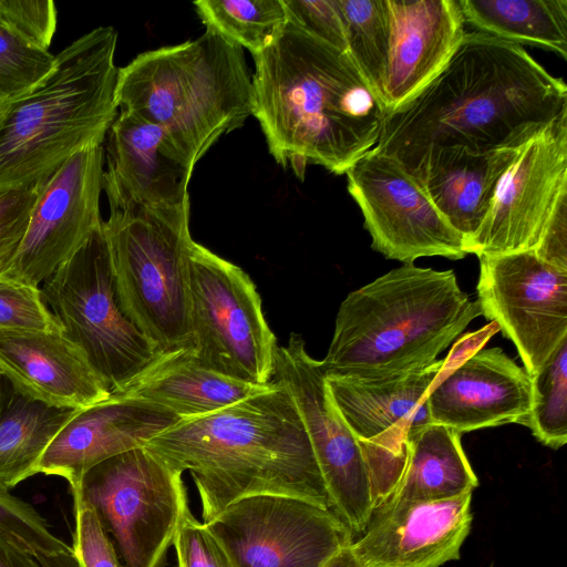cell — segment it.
<instances>
[{
	"instance_id": "cell-1",
	"label": "cell",
	"mask_w": 567,
	"mask_h": 567,
	"mask_svg": "<svg viewBox=\"0 0 567 567\" xmlns=\"http://www.w3.org/2000/svg\"><path fill=\"white\" fill-rule=\"evenodd\" d=\"M567 111V86L520 44L465 32L440 73L385 113L373 147L405 171L425 153L515 148Z\"/></svg>"
},
{
	"instance_id": "cell-2",
	"label": "cell",
	"mask_w": 567,
	"mask_h": 567,
	"mask_svg": "<svg viewBox=\"0 0 567 567\" xmlns=\"http://www.w3.org/2000/svg\"><path fill=\"white\" fill-rule=\"evenodd\" d=\"M254 61L252 115L278 164L341 175L375 146L386 110L348 54L287 22Z\"/></svg>"
},
{
	"instance_id": "cell-3",
	"label": "cell",
	"mask_w": 567,
	"mask_h": 567,
	"mask_svg": "<svg viewBox=\"0 0 567 567\" xmlns=\"http://www.w3.org/2000/svg\"><path fill=\"white\" fill-rule=\"evenodd\" d=\"M144 447L173 470L190 473L203 523L240 498L264 494L330 509L301 416L289 393L275 382L217 412L182 419Z\"/></svg>"
},
{
	"instance_id": "cell-4",
	"label": "cell",
	"mask_w": 567,
	"mask_h": 567,
	"mask_svg": "<svg viewBox=\"0 0 567 567\" xmlns=\"http://www.w3.org/2000/svg\"><path fill=\"white\" fill-rule=\"evenodd\" d=\"M116 44L113 27L91 30L42 82L0 103V193L42 184L76 152L103 145L118 109Z\"/></svg>"
},
{
	"instance_id": "cell-5",
	"label": "cell",
	"mask_w": 567,
	"mask_h": 567,
	"mask_svg": "<svg viewBox=\"0 0 567 567\" xmlns=\"http://www.w3.org/2000/svg\"><path fill=\"white\" fill-rule=\"evenodd\" d=\"M481 315L453 270L403 264L344 298L320 362L326 375L337 377L421 368Z\"/></svg>"
},
{
	"instance_id": "cell-6",
	"label": "cell",
	"mask_w": 567,
	"mask_h": 567,
	"mask_svg": "<svg viewBox=\"0 0 567 567\" xmlns=\"http://www.w3.org/2000/svg\"><path fill=\"white\" fill-rule=\"evenodd\" d=\"M115 101L121 111L167 131L194 164L254 113L243 49L209 30L118 68Z\"/></svg>"
},
{
	"instance_id": "cell-7",
	"label": "cell",
	"mask_w": 567,
	"mask_h": 567,
	"mask_svg": "<svg viewBox=\"0 0 567 567\" xmlns=\"http://www.w3.org/2000/svg\"><path fill=\"white\" fill-rule=\"evenodd\" d=\"M189 212L131 208L103 220L120 307L159 355L193 347Z\"/></svg>"
},
{
	"instance_id": "cell-8",
	"label": "cell",
	"mask_w": 567,
	"mask_h": 567,
	"mask_svg": "<svg viewBox=\"0 0 567 567\" xmlns=\"http://www.w3.org/2000/svg\"><path fill=\"white\" fill-rule=\"evenodd\" d=\"M41 291L111 394L124 392L161 357L120 307L103 224Z\"/></svg>"
},
{
	"instance_id": "cell-9",
	"label": "cell",
	"mask_w": 567,
	"mask_h": 567,
	"mask_svg": "<svg viewBox=\"0 0 567 567\" xmlns=\"http://www.w3.org/2000/svg\"><path fill=\"white\" fill-rule=\"evenodd\" d=\"M182 475L143 446L93 466L72 495L94 509L123 567H164L189 509Z\"/></svg>"
},
{
	"instance_id": "cell-10",
	"label": "cell",
	"mask_w": 567,
	"mask_h": 567,
	"mask_svg": "<svg viewBox=\"0 0 567 567\" xmlns=\"http://www.w3.org/2000/svg\"><path fill=\"white\" fill-rule=\"evenodd\" d=\"M188 300L196 360L225 377L269 384L277 342L250 277L194 241L188 257Z\"/></svg>"
},
{
	"instance_id": "cell-11",
	"label": "cell",
	"mask_w": 567,
	"mask_h": 567,
	"mask_svg": "<svg viewBox=\"0 0 567 567\" xmlns=\"http://www.w3.org/2000/svg\"><path fill=\"white\" fill-rule=\"evenodd\" d=\"M275 383L291 396L322 475L330 509L353 535H361L374 511L371 478L362 450L337 408L321 362L306 350L292 332L286 346L275 350Z\"/></svg>"
},
{
	"instance_id": "cell-12",
	"label": "cell",
	"mask_w": 567,
	"mask_h": 567,
	"mask_svg": "<svg viewBox=\"0 0 567 567\" xmlns=\"http://www.w3.org/2000/svg\"><path fill=\"white\" fill-rule=\"evenodd\" d=\"M204 524L233 567H323L354 540L331 509L286 495L240 498Z\"/></svg>"
},
{
	"instance_id": "cell-13",
	"label": "cell",
	"mask_w": 567,
	"mask_h": 567,
	"mask_svg": "<svg viewBox=\"0 0 567 567\" xmlns=\"http://www.w3.org/2000/svg\"><path fill=\"white\" fill-rule=\"evenodd\" d=\"M446 359L372 377L326 375L330 398L355 436L371 478L374 508L402 473L408 434L431 420L426 393Z\"/></svg>"
},
{
	"instance_id": "cell-14",
	"label": "cell",
	"mask_w": 567,
	"mask_h": 567,
	"mask_svg": "<svg viewBox=\"0 0 567 567\" xmlns=\"http://www.w3.org/2000/svg\"><path fill=\"white\" fill-rule=\"evenodd\" d=\"M346 175L371 246L385 258L409 264L420 257L457 260L467 255L463 237L424 187L393 157L372 148Z\"/></svg>"
},
{
	"instance_id": "cell-15",
	"label": "cell",
	"mask_w": 567,
	"mask_h": 567,
	"mask_svg": "<svg viewBox=\"0 0 567 567\" xmlns=\"http://www.w3.org/2000/svg\"><path fill=\"white\" fill-rule=\"evenodd\" d=\"M478 258L481 312L515 344L533 375L567 338V270L534 250Z\"/></svg>"
},
{
	"instance_id": "cell-16",
	"label": "cell",
	"mask_w": 567,
	"mask_h": 567,
	"mask_svg": "<svg viewBox=\"0 0 567 567\" xmlns=\"http://www.w3.org/2000/svg\"><path fill=\"white\" fill-rule=\"evenodd\" d=\"M567 197V111L525 143L503 175L466 252L477 257L534 250Z\"/></svg>"
},
{
	"instance_id": "cell-17",
	"label": "cell",
	"mask_w": 567,
	"mask_h": 567,
	"mask_svg": "<svg viewBox=\"0 0 567 567\" xmlns=\"http://www.w3.org/2000/svg\"><path fill=\"white\" fill-rule=\"evenodd\" d=\"M103 145L69 157L42 185L24 237L1 278L39 287L102 226Z\"/></svg>"
},
{
	"instance_id": "cell-18",
	"label": "cell",
	"mask_w": 567,
	"mask_h": 567,
	"mask_svg": "<svg viewBox=\"0 0 567 567\" xmlns=\"http://www.w3.org/2000/svg\"><path fill=\"white\" fill-rule=\"evenodd\" d=\"M194 162L163 127L120 111L107 132L103 190L111 210L190 205Z\"/></svg>"
},
{
	"instance_id": "cell-19",
	"label": "cell",
	"mask_w": 567,
	"mask_h": 567,
	"mask_svg": "<svg viewBox=\"0 0 567 567\" xmlns=\"http://www.w3.org/2000/svg\"><path fill=\"white\" fill-rule=\"evenodd\" d=\"M472 493L381 504L350 545L361 567H441L461 557L472 527Z\"/></svg>"
},
{
	"instance_id": "cell-20",
	"label": "cell",
	"mask_w": 567,
	"mask_h": 567,
	"mask_svg": "<svg viewBox=\"0 0 567 567\" xmlns=\"http://www.w3.org/2000/svg\"><path fill=\"white\" fill-rule=\"evenodd\" d=\"M431 420L460 434L509 423L527 424L532 378L501 348L474 351L445 364L426 393Z\"/></svg>"
},
{
	"instance_id": "cell-21",
	"label": "cell",
	"mask_w": 567,
	"mask_h": 567,
	"mask_svg": "<svg viewBox=\"0 0 567 567\" xmlns=\"http://www.w3.org/2000/svg\"><path fill=\"white\" fill-rule=\"evenodd\" d=\"M181 416L124 393L80 409L42 454L37 474L63 477L74 491L87 471L123 452L143 447Z\"/></svg>"
},
{
	"instance_id": "cell-22",
	"label": "cell",
	"mask_w": 567,
	"mask_h": 567,
	"mask_svg": "<svg viewBox=\"0 0 567 567\" xmlns=\"http://www.w3.org/2000/svg\"><path fill=\"white\" fill-rule=\"evenodd\" d=\"M0 373L16 392L56 408L85 409L111 395L63 329H0Z\"/></svg>"
},
{
	"instance_id": "cell-23",
	"label": "cell",
	"mask_w": 567,
	"mask_h": 567,
	"mask_svg": "<svg viewBox=\"0 0 567 567\" xmlns=\"http://www.w3.org/2000/svg\"><path fill=\"white\" fill-rule=\"evenodd\" d=\"M391 41L382 102L392 111L446 65L464 37L457 0H386Z\"/></svg>"
},
{
	"instance_id": "cell-24",
	"label": "cell",
	"mask_w": 567,
	"mask_h": 567,
	"mask_svg": "<svg viewBox=\"0 0 567 567\" xmlns=\"http://www.w3.org/2000/svg\"><path fill=\"white\" fill-rule=\"evenodd\" d=\"M522 146L484 153L464 147L434 148L406 172L424 187L466 246L483 225L499 182Z\"/></svg>"
},
{
	"instance_id": "cell-25",
	"label": "cell",
	"mask_w": 567,
	"mask_h": 567,
	"mask_svg": "<svg viewBox=\"0 0 567 567\" xmlns=\"http://www.w3.org/2000/svg\"><path fill=\"white\" fill-rule=\"evenodd\" d=\"M274 386L235 380L203 367L193 347L161 355L124 392L177 414L204 416Z\"/></svg>"
},
{
	"instance_id": "cell-26",
	"label": "cell",
	"mask_w": 567,
	"mask_h": 567,
	"mask_svg": "<svg viewBox=\"0 0 567 567\" xmlns=\"http://www.w3.org/2000/svg\"><path fill=\"white\" fill-rule=\"evenodd\" d=\"M478 484L462 447L461 434L430 423L408 434L402 473L382 504L451 498L473 493Z\"/></svg>"
},
{
	"instance_id": "cell-27",
	"label": "cell",
	"mask_w": 567,
	"mask_h": 567,
	"mask_svg": "<svg viewBox=\"0 0 567 567\" xmlns=\"http://www.w3.org/2000/svg\"><path fill=\"white\" fill-rule=\"evenodd\" d=\"M80 409L56 408L13 389L0 411V487L10 489L37 474L38 463Z\"/></svg>"
},
{
	"instance_id": "cell-28",
	"label": "cell",
	"mask_w": 567,
	"mask_h": 567,
	"mask_svg": "<svg viewBox=\"0 0 567 567\" xmlns=\"http://www.w3.org/2000/svg\"><path fill=\"white\" fill-rule=\"evenodd\" d=\"M465 23L567 59V0H457Z\"/></svg>"
},
{
	"instance_id": "cell-29",
	"label": "cell",
	"mask_w": 567,
	"mask_h": 567,
	"mask_svg": "<svg viewBox=\"0 0 567 567\" xmlns=\"http://www.w3.org/2000/svg\"><path fill=\"white\" fill-rule=\"evenodd\" d=\"M193 4L206 30L252 56L272 44L288 22L282 0H199Z\"/></svg>"
},
{
	"instance_id": "cell-30",
	"label": "cell",
	"mask_w": 567,
	"mask_h": 567,
	"mask_svg": "<svg viewBox=\"0 0 567 567\" xmlns=\"http://www.w3.org/2000/svg\"><path fill=\"white\" fill-rule=\"evenodd\" d=\"M338 2L344 22L347 54L382 102L391 41L386 0Z\"/></svg>"
},
{
	"instance_id": "cell-31",
	"label": "cell",
	"mask_w": 567,
	"mask_h": 567,
	"mask_svg": "<svg viewBox=\"0 0 567 567\" xmlns=\"http://www.w3.org/2000/svg\"><path fill=\"white\" fill-rule=\"evenodd\" d=\"M530 378L533 404L526 426L540 443L557 450L567 442V338Z\"/></svg>"
},
{
	"instance_id": "cell-32",
	"label": "cell",
	"mask_w": 567,
	"mask_h": 567,
	"mask_svg": "<svg viewBox=\"0 0 567 567\" xmlns=\"http://www.w3.org/2000/svg\"><path fill=\"white\" fill-rule=\"evenodd\" d=\"M54 62L55 55L30 45L0 23V103L37 86Z\"/></svg>"
},
{
	"instance_id": "cell-33",
	"label": "cell",
	"mask_w": 567,
	"mask_h": 567,
	"mask_svg": "<svg viewBox=\"0 0 567 567\" xmlns=\"http://www.w3.org/2000/svg\"><path fill=\"white\" fill-rule=\"evenodd\" d=\"M0 535L33 556L72 549L50 530L29 503L3 487H0Z\"/></svg>"
},
{
	"instance_id": "cell-34",
	"label": "cell",
	"mask_w": 567,
	"mask_h": 567,
	"mask_svg": "<svg viewBox=\"0 0 567 567\" xmlns=\"http://www.w3.org/2000/svg\"><path fill=\"white\" fill-rule=\"evenodd\" d=\"M0 329L54 331L63 328L45 303L41 288L0 277Z\"/></svg>"
},
{
	"instance_id": "cell-35",
	"label": "cell",
	"mask_w": 567,
	"mask_h": 567,
	"mask_svg": "<svg viewBox=\"0 0 567 567\" xmlns=\"http://www.w3.org/2000/svg\"><path fill=\"white\" fill-rule=\"evenodd\" d=\"M51 0H0V23L30 45L47 50L56 29Z\"/></svg>"
},
{
	"instance_id": "cell-36",
	"label": "cell",
	"mask_w": 567,
	"mask_h": 567,
	"mask_svg": "<svg viewBox=\"0 0 567 567\" xmlns=\"http://www.w3.org/2000/svg\"><path fill=\"white\" fill-rule=\"evenodd\" d=\"M287 21L338 51H348L338 0H282Z\"/></svg>"
},
{
	"instance_id": "cell-37",
	"label": "cell",
	"mask_w": 567,
	"mask_h": 567,
	"mask_svg": "<svg viewBox=\"0 0 567 567\" xmlns=\"http://www.w3.org/2000/svg\"><path fill=\"white\" fill-rule=\"evenodd\" d=\"M74 501L75 528L72 550L80 567H123L94 509Z\"/></svg>"
},
{
	"instance_id": "cell-38",
	"label": "cell",
	"mask_w": 567,
	"mask_h": 567,
	"mask_svg": "<svg viewBox=\"0 0 567 567\" xmlns=\"http://www.w3.org/2000/svg\"><path fill=\"white\" fill-rule=\"evenodd\" d=\"M173 545L178 567H233L220 544L189 509L178 525Z\"/></svg>"
},
{
	"instance_id": "cell-39",
	"label": "cell",
	"mask_w": 567,
	"mask_h": 567,
	"mask_svg": "<svg viewBox=\"0 0 567 567\" xmlns=\"http://www.w3.org/2000/svg\"><path fill=\"white\" fill-rule=\"evenodd\" d=\"M42 185L0 193V274L12 261L24 237Z\"/></svg>"
},
{
	"instance_id": "cell-40",
	"label": "cell",
	"mask_w": 567,
	"mask_h": 567,
	"mask_svg": "<svg viewBox=\"0 0 567 567\" xmlns=\"http://www.w3.org/2000/svg\"><path fill=\"white\" fill-rule=\"evenodd\" d=\"M534 251L544 261L567 270V197L554 210Z\"/></svg>"
},
{
	"instance_id": "cell-41",
	"label": "cell",
	"mask_w": 567,
	"mask_h": 567,
	"mask_svg": "<svg viewBox=\"0 0 567 567\" xmlns=\"http://www.w3.org/2000/svg\"><path fill=\"white\" fill-rule=\"evenodd\" d=\"M0 567H41L33 555L0 535Z\"/></svg>"
},
{
	"instance_id": "cell-42",
	"label": "cell",
	"mask_w": 567,
	"mask_h": 567,
	"mask_svg": "<svg viewBox=\"0 0 567 567\" xmlns=\"http://www.w3.org/2000/svg\"><path fill=\"white\" fill-rule=\"evenodd\" d=\"M34 557L41 567H80L72 549L54 554H38Z\"/></svg>"
},
{
	"instance_id": "cell-43",
	"label": "cell",
	"mask_w": 567,
	"mask_h": 567,
	"mask_svg": "<svg viewBox=\"0 0 567 567\" xmlns=\"http://www.w3.org/2000/svg\"><path fill=\"white\" fill-rule=\"evenodd\" d=\"M323 567H361L350 546L331 558Z\"/></svg>"
},
{
	"instance_id": "cell-44",
	"label": "cell",
	"mask_w": 567,
	"mask_h": 567,
	"mask_svg": "<svg viewBox=\"0 0 567 567\" xmlns=\"http://www.w3.org/2000/svg\"><path fill=\"white\" fill-rule=\"evenodd\" d=\"M3 380H4V377L0 373V411L4 404L7 393H8L3 386Z\"/></svg>"
},
{
	"instance_id": "cell-45",
	"label": "cell",
	"mask_w": 567,
	"mask_h": 567,
	"mask_svg": "<svg viewBox=\"0 0 567 567\" xmlns=\"http://www.w3.org/2000/svg\"><path fill=\"white\" fill-rule=\"evenodd\" d=\"M492 567V566H491Z\"/></svg>"
}]
</instances>
